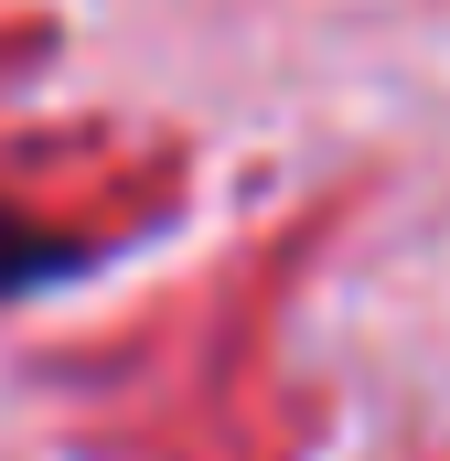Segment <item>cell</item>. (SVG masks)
<instances>
[{
    "label": "cell",
    "instance_id": "obj_1",
    "mask_svg": "<svg viewBox=\"0 0 450 461\" xmlns=\"http://www.w3.org/2000/svg\"><path fill=\"white\" fill-rule=\"evenodd\" d=\"M54 268H76V247L43 236V226H22V215L0 204V301H11V290H43Z\"/></svg>",
    "mask_w": 450,
    "mask_h": 461
}]
</instances>
